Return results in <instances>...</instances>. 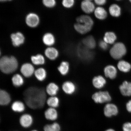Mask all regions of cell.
<instances>
[{
    "label": "cell",
    "instance_id": "28",
    "mask_svg": "<svg viewBox=\"0 0 131 131\" xmlns=\"http://www.w3.org/2000/svg\"><path fill=\"white\" fill-rule=\"evenodd\" d=\"M58 71L63 76H66L68 74L70 70L69 63L66 61H63L60 63L57 68Z\"/></svg>",
    "mask_w": 131,
    "mask_h": 131
},
{
    "label": "cell",
    "instance_id": "23",
    "mask_svg": "<svg viewBox=\"0 0 131 131\" xmlns=\"http://www.w3.org/2000/svg\"><path fill=\"white\" fill-rule=\"evenodd\" d=\"M59 90L58 85L54 82H50L47 85L45 91L47 94L50 96H56Z\"/></svg>",
    "mask_w": 131,
    "mask_h": 131
},
{
    "label": "cell",
    "instance_id": "25",
    "mask_svg": "<svg viewBox=\"0 0 131 131\" xmlns=\"http://www.w3.org/2000/svg\"><path fill=\"white\" fill-rule=\"evenodd\" d=\"M34 74L37 80L42 82L45 81L46 78L47 73L45 68H40L35 70Z\"/></svg>",
    "mask_w": 131,
    "mask_h": 131
},
{
    "label": "cell",
    "instance_id": "2",
    "mask_svg": "<svg viewBox=\"0 0 131 131\" xmlns=\"http://www.w3.org/2000/svg\"><path fill=\"white\" fill-rule=\"evenodd\" d=\"M94 21L89 15H81L76 18L73 28L77 32L82 35L88 33L92 30Z\"/></svg>",
    "mask_w": 131,
    "mask_h": 131
},
{
    "label": "cell",
    "instance_id": "20",
    "mask_svg": "<svg viewBox=\"0 0 131 131\" xmlns=\"http://www.w3.org/2000/svg\"><path fill=\"white\" fill-rule=\"evenodd\" d=\"M33 119L31 116L28 114L23 115L19 119L20 125L24 128L30 127L32 123Z\"/></svg>",
    "mask_w": 131,
    "mask_h": 131
},
{
    "label": "cell",
    "instance_id": "42",
    "mask_svg": "<svg viewBox=\"0 0 131 131\" xmlns=\"http://www.w3.org/2000/svg\"><path fill=\"white\" fill-rule=\"evenodd\" d=\"M115 1H122V0H115Z\"/></svg>",
    "mask_w": 131,
    "mask_h": 131
},
{
    "label": "cell",
    "instance_id": "44",
    "mask_svg": "<svg viewBox=\"0 0 131 131\" xmlns=\"http://www.w3.org/2000/svg\"><path fill=\"white\" fill-rule=\"evenodd\" d=\"M31 131H37V130H32Z\"/></svg>",
    "mask_w": 131,
    "mask_h": 131
},
{
    "label": "cell",
    "instance_id": "41",
    "mask_svg": "<svg viewBox=\"0 0 131 131\" xmlns=\"http://www.w3.org/2000/svg\"><path fill=\"white\" fill-rule=\"evenodd\" d=\"M83 1H93V0H83Z\"/></svg>",
    "mask_w": 131,
    "mask_h": 131
},
{
    "label": "cell",
    "instance_id": "18",
    "mask_svg": "<svg viewBox=\"0 0 131 131\" xmlns=\"http://www.w3.org/2000/svg\"><path fill=\"white\" fill-rule=\"evenodd\" d=\"M103 40L108 45H113L116 42L117 35L112 31H108L105 33Z\"/></svg>",
    "mask_w": 131,
    "mask_h": 131
},
{
    "label": "cell",
    "instance_id": "22",
    "mask_svg": "<svg viewBox=\"0 0 131 131\" xmlns=\"http://www.w3.org/2000/svg\"><path fill=\"white\" fill-rule=\"evenodd\" d=\"M119 88L123 95L124 96H131V82L124 81L119 86Z\"/></svg>",
    "mask_w": 131,
    "mask_h": 131
},
{
    "label": "cell",
    "instance_id": "15",
    "mask_svg": "<svg viewBox=\"0 0 131 131\" xmlns=\"http://www.w3.org/2000/svg\"><path fill=\"white\" fill-rule=\"evenodd\" d=\"M108 13L110 15L114 18H118L121 16L122 9L121 6L116 4H111L109 6Z\"/></svg>",
    "mask_w": 131,
    "mask_h": 131
},
{
    "label": "cell",
    "instance_id": "30",
    "mask_svg": "<svg viewBox=\"0 0 131 131\" xmlns=\"http://www.w3.org/2000/svg\"><path fill=\"white\" fill-rule=\"evenodd\" d=\"M12 84L16 87H19L22 86L24 83V80L23 77L19 74H16L12 78Z\"/></svg>",
    "mask_w": 131,
    "mask_h": 131
},
{
    "label": "cell",
    "instance_id": "6",
    "mask_svg": "<svg viewBox=\"0 0 131 131\" xmlns=\"http://www.w3.org/2000/svg\"><path fill=\"white\" fill-rule=\"evenodd\" d=\"M26 24L31 28H35L38 26L40 22L39 16L36 13H29L26 15L25 18Z\"/></svg>",
    "mask_w": 131,
    "mask_h": 131
},
{
    "label": "cell",
    "instance_id": "8",
    "mask_svg": "<svg viewBox=\"0 0 131 131\" xmlns=\"http://www.w3.org/2000/svg\"><path fill=\"white\" fill-rule=\"evenodd\" d=\"M10 38L12 45L14 47L20 46L25 41V37L24 34L20 32L13 33L11 34Z\"/></svg>",
    "mask_w": 131,
    "mask_h": 131
},
{
    "label": "cell",
    "instance_id": "24",
    "mask_svg": "<svg viewBox=\"0 0 131 131\" xmlns=\"http://www.w3.org/2000/svg\"><path fill=\"white\" fill-rule=\"evenodd\" d=\"M45 117L48 120L54 121L58 117V113L55 108L50 107L45 111Z\"/></svg>",
    "mask_w": 131,
    "mask_h": 131
},
{
    "label": "cell",
    "instance_id": "26",
    "mask_svg": "<svg viewBox=\"0 0 131 131\" xmlns=\"http://www.w3.org/2000/svg\"><path fill=\"white\" fill-rule=\"evenodd\" d=\"M31 61L34 65L39 66L45 64V59L43 55L40 54L32 56L31 57Z\"/></svg>",
    "mask_w": 131,
    "mask_h": 131
},
{
    "label": "cell",
    "instance_id": "17",
    "mask_svg": "<svg viewBox=\"0 0 131 131\" xmlns=\"http://www.w3.org/2000/svg\"><path fill=\"white\" fill-rule=\"evenodd\" d=\"M42 40L44 45L48 47L53 46L56 42L54 36L50 32H47L44 34Z\"/></svg>",
    "mask_w": 131,
    "mask_h": 131
},
{
    "label": "cell",
    "instance_id": "35",
    "mask_svg": "<svg viewBox=\"0 0 131 131\" xmlns=\"http://www.w3.org/2000/svg\"><path fill=\"white\" fill-rule=\"evenodd\" d=\"M98 45L100 48L103 50H106L108 48L109 45L103 40H100Z\"/></svg>",
    "mask_w": 131,
    "mask_h": 131
},
{
    "label": "cell",
    "instance_id": "29",
    "mask_svg": "<svg viewBox=\"0 0 131 131\" xmlns=\"http://www.w3.org/2000/svg\"><path fill=\"white\" fill-rule=\"evenodd\" d=\"M11 109L15 112H22L25 110V106L22 101H16L13 103L11 105Z\"/></svg>",
    "mask_w": 131,
    "mask_h": 131
},
{
    "label": "cell",
    "instance_id": "39",
    "mask_svg": "<svg viewBox=\"0 0 131 131\" xmlns=\"http://www.w3.org/2000/svg\"><path fill=\"white\" fill-rule=\"evenodd\" d=\"M13 0H0L1 2H10L12 1Z\"/></svg>",
    "mask_w": 131,
    "mask_h": 131
},
{
    "label": "cell",
    "instance_id": "5",
    "mask_svg": "<svg viewBox=\"0 0 131 131\" xmlns=\"http://www.w3.org/2000/svg\"><path fill=\"white\" fill-rule=\"evenodd\" d=\"M92 98L95 103L103 104L110 102L112 99L111 96L107 91H99L94 93Z\"/></svg>",
    "mask_w": 131,
    "mask_h": 131
},
{
    "label": "cell",
    "instance_id": "43",
    "mask_svg": "<svg viewBox=\"0 0 131 131\" xmlns=\"http://www.w3.org/2000/svg\"><path fill=\"white\" fill-rule=\"evenodd\" d=\"M129 2H130L131 4V0H129Z\"/></svg>",
    "mask_w": 131,
    "mask_h": 131
},
{
    "label": "cell",
    "instance_id": "10",
    "mask_svg": "<svg viewBox=\"0 0 131 131\" xmlns=\"http://www.w3.org/2000/svg\"><path fill=\"white\" fill-rule=\"evenodd\" d=\"M93 14L96 19L103 21L107 18L108 13L103 6H97L96 7Z\"/></svg>",
    "mask_w": 131,
    "mask_h": 131
},
{
    "label": "cell",
    "instance_id": "33",
    "mask_svg": "<svg viewBox=\"0 0 131 131\" xmlns=\"http://www.w3.org/2000/svg\"><path fill=\"white\" fill-rule=\"evenodd\" d=\"M75 0H62V6L67 9L73 8L75 4Z\"/></svg>",
    "mask_w": 131,
    "mask_h": 131
},
{
    "label": "cell",
    "instance_id": "32",
    "mask_svg": "<svg viewBox=\"0 0 131 131\" xmlns=\"http://www.w3.org/2000/svg\"><path fill=\"white\" fill-rule=\"evenodd\" d=\"M44 131H60V127L57 123L52 124H47L44 127Z\"/></svg>",
    "mask_w": 131,
    "mask_h": 131
},
{
    "label": "cell",
    "instance_id": "3",
    "mask_svg": "<svg viewBox=\"0 0 131 131\" xmlns=\"http://www.w3.org/2000/svg\"><path fill=\"white\" fill-rule=\"evenodd\" d=\"M18 67V62L15 57L13 56H4L0 60V69L2 72L9 74L14 73Z\"/></svg>",
    "mask_w": 131,
    "mask_h": 131
},
{
    "label": "cell",
    "instance_id": "38",
    "mask_svg": "<svg viewBox=\"0 0 131 131\" xmlns=\"http://www.w3.org/2000/svg\"><path fill=\"white\" fill-rule=\"evenodd\" d=\"M126 108L129 112L131 113V100L129 101L127 103Z\"/></svg>",
    "mask_w": 131,
    "mask_h": 131
},
{
    "label": "cell",
    "instance_id": "16",
    "mask_svg": "<svg viewBox=\"0 0 131 131\" xmlns=\"http://www.w3.org/2000/svg\"><path fill=\"white\" fill-rule=\"evenodd\" d=\"M62 89L66 94L68 95L72 94L75 92L76 90L75 85L71 81H65L62 85Z\"/></svg>",
    "mask_w": 131,
    "mask_h": 131
},
{
    "label": "cell",
    "instance_id": "7",
    "mask_svg": "<svg viewBox=\"0 0 131 131\" xmlns=\"http://www.w3.org/2000/svg\"><path fill=\"white\" fill-rule=\"evenodd\" d=\"M93 1H82L81 3L80 7L85 14L89 15L94 13L96 7Z\"/></svg>",
    "mask_w": 131,
    "mask_h": 131
},
{
    "label": "cell",
    "instance_id": "34",
    "mask_svg": "<svg viewBox=\"0 0 131 131\" xmlns=\"http://www.w3.org/2000/svg\"><path fill=\"white\" fill-rule=\"evenodd\" d=\"M42 2L44 6L48 8L54 7L57 4L56 0H42Z\"/></svg>",
    "mask_w": 131,
    "mask_h": 131
},
{
    "label": "cell",
    "instance_id": "11",
    "mask_svg": "<svg viewBox=\"0 0 131 131\" xmlns=\"http://www.w3.org/2000/svg\"><path fill=\"white\" fill-rule=\"evenodd\" d=\"M118 112L117 106L112 103H108L104 107V113L106 117H110L117 115Z\"/></svg>",
    "mask_w": 131,
    "mask_h": 131
},
{
    "label": "cell",
    "instance_id": "21",
    "mask_svg": "<svg viewBox=\"0 0 131 131\" xmlns=\"http://www.w3.org/2000/svg\"><path fill=\"white\" fill-rule=\"evenodd\" d=\"M11 97L9 93L5 90H1L0 91V104L4 106L8 105L10 103Z\"/></svg>",
    "mask_w": 131,
    "mask_h": 131
},
{
    "label": "cell",
    "instance_id": "31",
    "mask_svg": "<svg viewBox=\"0 0 131 131\" xmlns=\"http://www.w3.org/2000/svg\"><path fill=\"white\" fill-rule=\"evenodd\" d=\"M47 104L50 107L56 108L58 107L59 105L60 100L56 96H50L47 99Z\"/></svg>",
    "mask_w": 131,
    "mask_h": 131
},
{
    "label": "cell",
    "instance_id": "9",
    "mask_svg": "<svg viewBox=\"0 0 131 131\" xmlns=\"http://www.w3.org/2000/svg\"><path fill=\"white\" fill-rule=\"evenodd\" d=\"M35 68L32 64L26 63L23 64L20 68V71L22 74L26 78L31 77L34 74Z\"/></svg>",
    "mask_w": 131,
    "mask_h": 131
},
{
    "label": "cell",
    "instance_id": "14",
    "mask_svg": "<svg viewBox=\"0 0 131 131\" xmlns=\"http://www.w3.org/2000/svg\"><path fill=\"white\" fill-rule=\"evenodd\" d=\"M45 56L49 60H54L58 58L59 56V52L57 49L52 47H48L45 51Z\"/></svg>",
    "mask_w": 131,
    "mask_h": 131
},
{
    "label": "cell",
    "instance_id": "4",
    "mask_svg": "<svg viewBox=\"0 0 131 131\" xmlns=\"http://www.w3.org/2000/svg\"><path fill=\"white\" fill-rule=\"evenodd\" d=\"M127 52L126 47L122 42H116L112 45L109 51L110 54L114 59H120Z\"/></svg>",
    "mask_w": 131,
    "mask_h": 131
},
{
    "label": "cell",
    "instance_id": "37",
    "mask_svg": "<svg viewBox=\"0 0 131 131\" xmlns=\"http://www.w3.org/2000/svg\"><path fill=\"white\" fill-rule=\"evenodd\" d=\"M124 131H131V123H126L124 124L123 127Z\"/></svg>",
    "mask_w": 131,
    "mask_h": 131
},
{
    "label": "cell",
    "instance_id": "13",
    "mask_svg": "<svg viewBox=\"0 0 131 131\" xmlns=\"http://www.w3.org/2000/svg\"><path fill=\"white\" fill-rule=\"evenodd\" d=\"M82 42L83 46L90 50L94 49L96 47L95 39L92 35L88 36L84 38Z\"/></svg>",
    "mask_w": 131,
    "mask_h": 131
},
{
    "label": "cell",
    "instance_id": "36",
    "mask_svg": "<svg viewBox=\"0 0 131 131\" xmlns=\"http://www.w3.org/2000/svg\"><path fill=\"white\" fill-rule=\"evenodd\" d=\"M107 0H93L95 4L97 6H103L107 2Z\"/></svg>",
    "mask_w": 131,
    "mask_h": 131
},
{
    "label": "cell",
    "instance_id": "12",
    "mask_svg": "<svg viewBox=\"0 0 131 131\" xmlns=\"http://www.w3.org/2000/svg\"><path fill=\"white\" fill-rule=\"evenodd\" d=\"M105 76L111 80L114 79L117 75V70L116 67L112 65L106 66L104 70Z\"/></svg>",
    "mask_w": 131,
    "mask_h": 131
},
{
    "label": "cell",
    "instance_id": "27",
    "mask_svg": "<svg viewBox=\"0 0 131 131\" xmlns=\"http://www.w3.org/2000/svg\"><path fill=\"white\" fill-rule=\"evenodd\" d=\"M117 67L119 70L124 73L128 72L131 69L130 64L124 60H121L118 63Z\"/></svg>",
    "mask_w": 131,
    "mask_h": 131
},
{
    "label": "cell",
    "instance_id": "19",
    "mask_svg": "<svg viewBox=\"0 0 131 131\" xmlns=\"http://www.w3.org/2000/svg\"><path fill=\"white\" fill-rule=\"evenodd\" d=\"M93 86L97 89H101L104 88L106 84L105 78L101 75L94 77L92 80Z\"/></svg>",
    "mask_w": 131,
    "mask_h": 131
},
{
    "label": "cell",
    "instance_id": "1",
    "mask_svg": "<svg viewBox=\"0 0 131 131\" xmlns=\"http://www.w3.org/2000/svg\"><path fill=\"white\" fill-rule=\"evenodd\" d=\"M43 88L30 86L25 90L23 96L26 104L30 108L37 109L43 107L47 101V95Z\"/></svg>",
    "mask_w": 131,
    "mask_h": 131
},
{
    "label": "cell",
    "instance_id": "40",
    "mask_svg": "<svg viewBox=\"0 0 131 131\" xmlns=\"http://www.w3.org/2000/svg\"><path fill=\"white\" fill-rule=\"evenodd\" d=\"M105 131H115L113 129H110L106 130Z\"/></svg>",
    "mask_w": 131,
    "mask_h": 131
}]
</instances>
